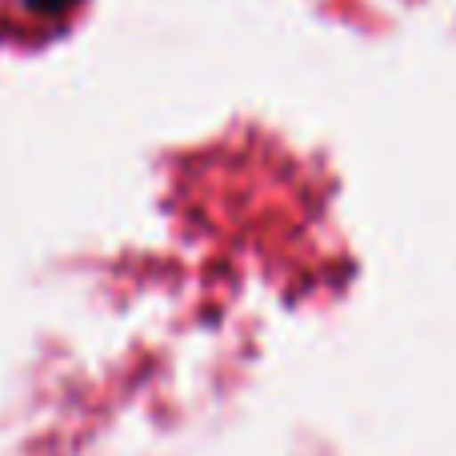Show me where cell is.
<instances>
[{"instance_id":"1","label":"cell","mask_w":456,"mask_h":456,"mask_svg":"<svg viewBox=\"0 0 456 456\" xmlns=\"http://www.w3.org/2000/svg\"><path fill=\"white\" fill-rule=\"evenodd\" d=\"M77 0H28V8H37V12H64V8H72Z\"/></svg>"}]
</instances>
